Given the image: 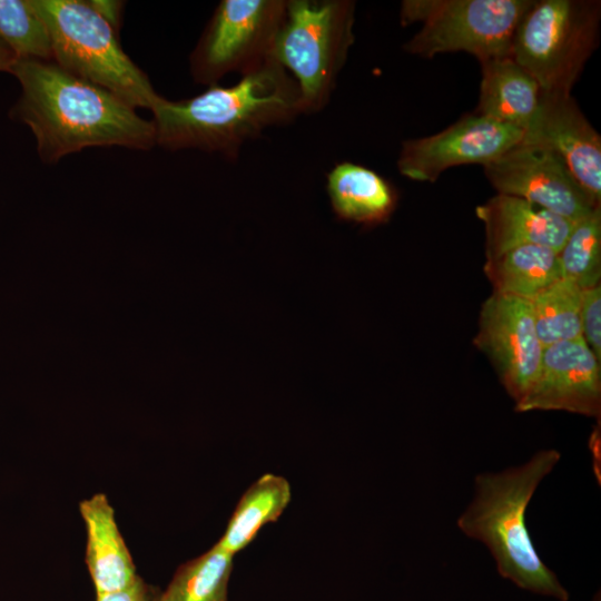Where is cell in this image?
Returning a JSON list of instances; mask_svg holds the SVG:
<instances>
[{"label":"cell","mask_w":601,"mask_h":601,"mask_svg":"<svg viewBox=\"0 0 601 601\" xmlns=\"http://www.w3.org/2000/svg\"><path fill=\"white\" fill-rule=\"evenodd\" d=\"M8 72L21 87L10 117L31 129L46 164L89 147L149 150L156 146L152 120L53 60L16 59Z\"/></svg>","instance_id":"6da1fadb"},{"label":"cell","mask_w":601,"mask_h":601,"mask_svg":"<svg viewBox=\"0 0 601 601\" xmlns=\"http://www.w3.org/2000/svg\"><path fill=\"white\" fill-rule=\"evenodd\" d=\"M151 112L156 146L236 159L246 142L290 122L302 110L295 80L272 57L229 87L208 86L184 100L160 97Z\"/></svg>","instance_id":"7a4b0ae2"},{"label":"cell","mask_w":601,"mask_h":601,"mask_svg":"<svg viewBox=\"0 0 601 601\" xmlns=\"http://www.w3.org/2000/svg\"><path fill=\"white\" fill-rule=\"evenodd\" d=\"M560 459L559 451L548 449L518 466L479 474L473 500L456 524L487 548L502 578L532 593L568 601L569 592L536 552L525 523L530 501Z\"/></svg>","instance_id":"3957f363"},{"label":"cell","mask_w":601,"mask_h":601,"mask_svg":"<svg viewBox=\"0 0 601 601\" xmlns=\"http://www.w3.org/2000/svg\"><path fill=\"white\" fill-rule=\"evenodd\" d=\"M30 1L48 28L56 63L107 89L134 108L152 109L161 96L126 55L118 32L88 1Z\"/></svg>","instance_id":"277c9868"},{"label":"cell","mask_w":601,"mask_h":601,"mask_svg":"<svg viewBox=\"0 0 601 601\" xmlns=\"http://www.w3.org/2000/svg\"><path fill=\"white\" fill-rule=\"evenodd\" d=\"M355 8L351 0H286L273 58L295 80L302 114L329 102L355 41Z\"/></svg>","instance_id":"5b68a950"},{"label":"cell","mask_w":601,"mask_h":601,"mask_svg":"<svg viewBox=\"0 0 601 601\" xmlns=\"http://www.w3.org/2000/svg\"><path fill=\"white\" fill-rule=\"evenodd\" d=\"M600 17V1L534 0L516 28L511 56L541 91L571 93L597 48Z\"/></svg>","instance_id":"8992f818"},{"label":"cell","mask_w":601,"mask_h":601,"mask_svg":"<svg viewBox=\"0 0 601 601\" xmlns=\"http://www.w3.org/2000/svg\"><path fill=\"white\" fill-rule=\"evenodd\" d=\"M534 0H404L402 26L422 24L405 45L411 55L432 58L464 51L479 61L511 55L516 28Z\"/></svg>","instance_id":"52a82bcc"},{"label":"cell","mask_w":601,"mask_h":601,"mask_svg":"<svg viewBox=\"0 0 601 601\" xmlns=\"http://www.w3.org/2000/svg\"><path fill=\"white\" fill-rule=\"evenodd\" d=\"M285 14L286 0H221L189 57L193 79L213 86L267 61Z\"/></svg>","instance_id":"ba28073f"},{"label":"cell","mask_w":601,"mask_h":601,"mask_svg":"<svg viewBox=\"0 0 601 601\" xmlns=\"http://www.w3.org/2000/svg\"><path fill=\"white\" fill-rule=\"evenodd\" d=\"M483 168L497 194L522 198L573 223L601 206L555 154L539 146L520 141Z\"/></svg>","instance_id":"9c48e42d"},{"label":"cell","mask_w":601,"mask_h":601,"mask_svg":"<svg viewBox=\"0 0 601 601\" xmlns=\"http://www.w3.org/2000/svg\"><path fill=\"white\" fill-rule=\"evenodd\" d=\"M522 137L521 128L475 112L435 135L403 141L397 168L410 179L433 183L451 167L496 159Z\"/></svg>","instance_id":"30bf717a"},{"label":"cell","mask_w":601,"mask_h":601,"mask_svg":"<svg viewBox=\"0 0 601 601\" xmlns=\"http://www.w3.org/2000/svg\"><path fill=\"white\" fill-rule=\"evenodd\" d=\"M474 345L487 356L506 392L519 402L538 375L544 348L530 299L492 293L482 304Z\"/></svg>","instance_id":"8fae6325"},{"label":"cell","mask_w":601,"mask_h":601,"mask_svg":"<svg viewBox=\"0 0 601 601\" xmlns=\"http://www.w3.org/2000/svg\"><path fill=\"white\" fill-rule=\"evenodd\" d=\"M600 363L582 336L545 346L538 375L515 411H565L599 418Z\"/></svg>","instance_id":"7c38bea8"},{"label":"cell","mask_w":601,"mask_h":601,"mask_svg":"<svg viewBox=\"0 0 601 601\" xmlns=\"http://www.w3.org/2000/svg\"><path fill=\"white\" fill-rule=\"evenodd\" d=\"M521 141L555 154L591 200L601 205V138L571 93L541 91Z\"/></svg>","instance_id":"4fadbf2b"},{"label":"cell","mask_w":601,"mask_h":601,"mask_svg":"<svg viewBox=\"0 0 601 601\" xmlns=\"http://www.w3.org/2000/svg\"><path fill=\"white\" fill-rule=\"evenodd\" d=\"M485 228V255L492 258L522 245L546 246L556 253L573 221L522 198L496 194L476 207Z\"/></svg>","instance_id":"5bb4252c"},{"label":"cell","mask_w":601,"mask_h":601,"mask_svg":"<svg viewBox=\"0 0 601 601\" xmlns=\"http://www.w3.org/2000/svg\"><path fill=\"white\" fill-rule=\"evenodd\" d=\"M79 510L87 533L85 562L96 594L132 584L139 575L107 496L97 493L83 500Z\"/></svg>","instance_id":"9a60e30c"},{"label":"cell","mask_w":601,"mask_h":601,"mask_svg":"<svg viewBox=\"0 0 601 601\" xmlns=\"http://www.w3.org/2000/svg\"><path fill=\"white\" fill-rule=\"evenodd\" d=\"M326 191L338 219L365 226L387 221L397 203L394 187L384 177L349 161L327 173Z\"/></svg>","instance_id":"2e32d148"},{"label":"cell","mask_w":601,"mask_h":601,"mask_svg":"<svg viewBox=\"0 0 601 601\" xmlns=\"http://www.w3.org/2000/svg\"><path fill=\"white\" fill-rule=\"evenodd\" d=\"M481 85L476 114L521 128L530 124L541 89L511 55L480 61Z\"/></svg>","instance_id":"e0dca14e"},{"label":"cell","mask_w":601,"mask_h":601,"mask_svg":"<svg viewBox=\"0 0 601 601\" xmlns=\"http://www.w3.org/2000/svg\"><path fill=\"white\" fill-rule=\"evenodd\" d=\"M484 273L493 293L524 299L562 277L558 253L541 245H522L486 258Z\"/></svg>","instance_id":"ac0fdd59"},{"label":"cell","mask_w":601,"mask_h":601,"mask_svg":"<svg viewBox=\"0 0 601 601\" xmlns=\"http://www.w3.org/2000/svg\"><path fill=\"white\" fill-rule=\"evenodd\" d=\"M290 497V485L285 477L262 475L242 495L217 544L233 555L240 552L264 525L282 515Z\"/></svg>","instance_id":"d6986e66"},{"label":"cell","mask_w":601,"mask_h":601,"mask_svg":"<svg viewBox=\"0 0 601 601\" xmlns=\"http://www.w3.org/2000/svg\"><path fill=\"white\" fill-rule=\"evenodd\" d=\"M234 555L217 543L183 563L158 601H228Z\"/></svg>","instance_id":"ffe728a7"},{"label":"cell","mask_w":601,"mask_h":601,"mask_svg":"<svg viewBox=\"0 0 601 601\" xmlns=\"http://www.w3.org/2000/svg\"><path fill=\"white\" fill-rule=\"evenodd\" d=\"M582 292L575 282L561 277L530 299L543 347L582 336Z\"/></svg>","instance_id":"44dd1931"},{"label":"cell","mask_w":601,"mask_h":601,"mask_svg":"<svg viewBox=\"0 0 601 601\" xmlns=\"http://www.w3.org/2000/svg\"><path fill=\"white\" fill-rule=\"evenodd\" d=\"M562 277L582 289L600 285L601 279V206L573 223L558 252Z\"/></svg>","instance_id":"7402d4cb"},{"label":"cell","mask_w":601,"mask_h":601,"mask_svg":"<svg viewBox=\"0 0 601 601\" xmlns=\"http://www.w3.org/2000/svg\"><path fill=\"white\" fill-rule=\"evenodd\" d=\"M0 41L17 59L52 60L48 28L30 0H0Z\"/></svg>","instance_id":"603a6c76"},{"label":"cell","mask_w":601,"mask_h":601,"mask_svg":"<svg viewBox=\"0 0 601 601\" xmlns=\"http://www.w3.org/2000/svg\"><path fill=\"white\" fill-rule=\"evenodd\" d=\"M582 337L601 362V284L582 292Z\"/></svg>","instance_id":"cb8c5ba5"},{"label":"cell","mask_w":601,"mask_h":601,"mask_svg":"<svg viewBox=\"0 0 601 601\" xmlns=\"http://www.w3.org/2000/svg\"><path fill=\"white\" fill-rule=\"evenodd\" d=\"M159 594V591L138 577L125 589L96 594V601H158Z\"/></svg>","instance_id":"d4e9b609"},{"label":"cell","mask_w":601,"mask_h":601,"mask_svg":"<svg viewBox=\"0 0 601 601\" xmlns=\"http://www.w3.org/2000/svg\"><path fill=\"white\" fill-rule=\"evenodd\" d=\"M91 8L100 14L117 32L121 24L122 1L89 0Z\"/></svg>","instance_id":"484cf974"},{"label":"cell","mask_w":601,"mask_h":601,"mask_svg":"<svg viewBox=\"0 0 601 601\" xmlns=\"http://www.w3.org/2000/svg\"><path fill=\"white\" fill-rule=\"evenodd\" d=\"M17 57L13 51L2 41H0V71H9Z\"/></svg>","instance_id":"4316f807"},{"label":"cell","mask_w":601,"mask_h":601,"mask_svg":"<svg viewBox=\"0 0 601 601\" xmlns=\"http://www.w3.org/2000/svg\"><path fill=\"white\" fill-rule=\"evenodd\" d=\"M593 601H600V595L595 597Z\"/></svg>","instance_id":"83f0119b"},{"label":"cell","mask_w":601,"mask_h":601,"mask_svg":"<svg viewBox=\"0 0 601 601\" xmlns=\"http://www.w3.org/2000/svg\"><path fill=\"white\" fill-rule=\"evenodd\" d=\"M159 600V599H158Z\"/></svg>","instance_id":"f1b7e54d"}]
</instances>
